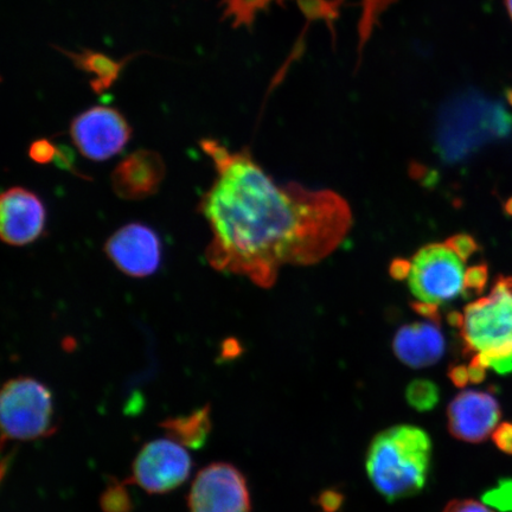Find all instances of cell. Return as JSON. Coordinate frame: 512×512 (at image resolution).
Listing matches in <instances>:
<instances>
[{"mask_svg":"<svg viewBox=\"0 0 512 512\" xmlns=\"http://www.w3.org/2000/svg\"><path fill=\"white\" fill-rule=\"evenodd\" d=\"M46 221V207L35 192L15 187L0 198V235L6 245L22 247L36 241Z\"/></svg>","mask_w":512,"mask_h":512,"instance_id":"obj_11","label":"cell"},{"mask_svg":"<svg viewBox=\"0 0 512 512\" xmlns=\"http://www.w3.org/2000/svg\"><path fill=\"white\" fill-rule=\"evenodd\" d=\"M59 147L49 142L48 139H38L30 145L29 157L38 164L55 162Z\"/></svg>","mask_w":512,"mask_h":512,"instance_id":"obj_23","label":"cell"},{"mask_svg":"<svg viewBox=\"0 0 512 512\" xmlns=\"http://www.w3.org/2000/svg\"><path fill=\"white\" fill-rule=\"evenodd\" d=\"M505 98H507L509 104L512 106V88H508L507 91H505Z\"/></svg>","mask_w":512,"mask_h":512,"instance_id":"obj_34","label":"cell"},{"mask_svg":"<svg viewBox=\"0 0 512 512\" xmlns=\"http://www.w3.org/2000/svg\"><path fill=\"white\" fill-rule=\"evenodd\" d=\"M191 467L192 460L184 446L171 439H157L137 454L130 482L147 494H168L187 482Z\"/></svg>","mask_w":512,"mask_h":512,"instance_id":"obj_7","label":"cell"},{"mask_svg":"<svg viewBox=\"0 0 512 512\" xmlns=\"http://www.w3.org/2000/svg\"><path fill=\"white\" fill-rule=\"evenodd\" d=\"M512 117L501 105L476 92H463L440 107L435 145L445 162L456 163L478 147L509 136Z\"/></svg>","mask_w":512,"mask_h":512,"instance_id":"obj_3","label":"cell"},{"mask_svg":"<svg viewBox=\"0 0 512 512\" xmlns=\"http://www.w3.org/2000/svg\"><path fill=\"white\" fill-rule=\"evenodd\" d=\"M211 408L206 405L189 415L166 419L160 424L169 439L184 447L201 448L211 432Z\"/></svg>","mask_w":512,"mask_h":512,"instance_id":"obj_16","label":"cell"},{"mask_svg":"<svg viewBox=\"0 0 512 512\" xmlns=\"http://www.w3.org/2000/svg\"><path fill=\"white\" fill-rule=\"evenodd\" d=\"M504 213L512 217V197L504 203Z\"/></svg>","mask_w":512,"mask_h":512,"instance_id":"obj_32","label":"cell"},{"mask_svg":"<svg viewBox=\"0 0 512 512\" xmlns=\"http://www.w3.org/2000/svg\"><path fill=\"white\" fill-rule=\"evenodd\" d=\"M59 50L72 61L76 69L93 76L89 85L96 94L108 91L118 81L121 72H123L126 64L132 60V57L142 54L127 56L123 60H115L111 56L91 49H82L80 53L61 48Z\"/></svg>","mask_w":512,"mask_h":512,"instance_id":"obj_15","label":"cell"},{"mask_svg":"<svg viewBox=\"0 0 512 512\" xmlns=\"http://www.w3.org/2000/svg\"><path fill=\"white\" fill-rule=\"evenodd\" d=\"M485 501L499 509L512 508V484L501 485V488L485 495Z\"/></svg>","mask_w":512,"mask_h":512,"instance_id":"obj_24","label":"cell"},{"mask_svg":"<svg viewBox=\"0 0 512 512\" xmlns=\"http://www.w3.org/2000/svg\"><path fill=\"white\" fill-rule=\"evenodd\" d=\"M201 147L216 171L198 207L213 234L206 256L216 271L270 288L281 267L317 264L341 245L352 215L336 192L278 185L247 147L232 152L210 138Z\"/></svg>","mask_w":512,"mask_h":512,"instance_id":"obj_1","label":"cell"},{"mask_svg":"<svg viewBox=\"0 0 512 512\" xmlns=\"http://www.w3.org/2000/svg\"><path fill=\"white\" fill-rule=\"evenodd\" d=\"M448 323L460 329V326L463 324V313L452 312L451 315L448 316Z\"/></svg>","mask_w":512,"mask_h":512,"instance_id":"obj_31","label":"cell"},{"mask_svg":"<svg viewBox=\"0 0 512 512\" xmlns=\"http://www.w3.org/2000/svg\"><path fill=\"white\" fill-rule=\"evenodd\" d=\"M395 2L396 0H361L362 14L360 25H358V38H360L358 50H360V55L371 35H373L376 25L379 24L381 16Z\"/></svg>","mask_w":512,"mask_h":512,"instance_id":"obj_18","label":"cell"},{"mask_svg":"<svg viewBox=\"0 0 512 512\" xmlns=\"http://www.w3.org/2000/svg\"><path fill=\"white\" fill-rule=\"evenodd\" d=\"M3 438L32 441L47 438L57 430L50 389L29 376L5 382L0 394Z\"/></svg>","mask_w":512,"mask_h":512,"instance_id":"obj_5","label":"cell"},{"mask_svg":"<svg viewBox=\"0 0 512 512\" xmlns=\"http://www.w3.org/2000/svg\"><path fill=\"white\" fill-rule=\"evenodd\" d=\"M396 357L406 366L421 369L431 367L443 358L446 341L440 323L426 322L403 325L393 341Z\"/></svg>","mask_w":512,"mask_h":512,"instance_id":"obj_14","label":"cell"},{"mask_svg":"<svg viewBox=\"0 0 512 512\" xmlns=\"http://www.w3.org/2000/svg\"><path fill=\"white\" fill-rule=\"evenodd\" d=\"M495 444L505 453L512 454V425L504 424L494 434Z\"/></svg>","mask_w":512,"mask_h":512,"instance_id":"obj_26","label":"cell"},{"mask_svg":"<svg viewBox=\"0 0 512 512\" xmlns=\"http://www.w3.org/2000/svg\"><path fill=\"white\" fill-rule=\"evenodd\" d=\"M501 419V407L490 392L465 390L447 409L448 430L454 438L467 443L488 439Z\"/></svg>","mask_w":512,"mask_h":512,"instance_id":"obj_12","label":"cell"},{"mask_svg":"<svg viewBox=\"0 0 512 512\" xmlns=\"http://www.w3.org/2000/svg\"><path fill=\"white\" fill-rule=\"evenodd\" d=\"M432 459L428 434L415 426H395L377 434L367 454L371 483L388 502L419 494Z\"/></svg>","mask_w":512,"mask_h":512,"instance_id":"obj_2","label":"cell"},{"mask_svg":"<svg viewBox=\"0 0 512 512\" xmlns=\"http://www.w3.org/2000/svg\"><path fill=\"white\" fill-rule=\"evenodd\" d=\"M320 504H322L323 509L326 512H335L342 504V496L337 494V492H325V494L320 497Z\"/></svg>","mask_w":512,"mask_h":512,"instance_id":"obj_30","label":"cell"},{"mask_svg":"<svg viewBox=\"0 0 512 512\" xmlns=\"http://www.w3.org/2000/svg\"><path fill=\"white\" fill-rule=\"evenodd\" d=\"M411 262L405 259H396L390 265V275L396 280H403L409 277L411 273Z\"/></svg>","mask_w":512,"mask_h":512,"instance_id":"obj_28","label":"cell"},{"mask_svg":"<svg viewBox=\"0 0 512 512\" xmlns=\"http://www.w3.org/2000/svg\"><path fill=\"white\" fill-rule=\"evenodd\" d=\"M460 336L470 363L512 373V277H499L488 297L467 305Z\"/></svg>","mask_w":512,"mask_h":512,"instance_id":"obj_4","label":"cell"},{"mask_svg":"<svg viewBox=\"0 0 512 512\" xmlns=\"http://www.w3.org/2000/svg\"><path fill=\"white\" fill-rule=\"evenodd\" d=\"M166 175L162 156L156 151L137 150L115 166L112 187L127 201H142L157 194Z\"/></svg>","mask_w":512,"mask_h":512,"instance_id":"obj_13","label":"cell"},{"mask_svg":"<svg viewBox=\"0 0 512 512\" xmlns=\"http://www.w3.org/2000/svg\"><path fill=\"white\" fill-rule=\"evenodd\" d=\"M445 243L464 262L469 260L479 249L476 239L473 238V236L464 233L452 236V238L447 239Z\"/></svg>","mask_w":512,"mask_h":512,"instance_id":"obj_22","label":"cell"},{"mask_svg":"<svg viewBox=\"0 0 512 512\" xmlns=\"http://www.w3.org/2000/svg\"><path fill=\"white\" fill-rule=\"evenodd\" d=\"M413 310L416 313H419L420 316L425 317L426 320H432V322L440 323V313L438 310V305L418 302L412 304Z\"/></svg>","mask_w":512,"mask_h":512,"instance_id":"obj_27","label":"cell"},{"mask_svg":"<svg viewBox=\"0 0 512 512\" xmlns=\"http://www.w3.org/2000/svg\"><path fill=\"white\" fill-rule=\"evenodd\" d=\"M444 512H494L486 508L485 505L480 504L471 499H464V501H452L447 504Z\"/></svg>","mask_w":512,"mask_h":512,"instance_id":"obj_25","label":"cell"},{"mask_svg":"<svg viewBox=\"0 0 512 512\" xmlns=\"http://www.w3.org/2000/svg\"><path fill=\"white\" fill-rule=\"evenodd\" d=\"M272 3L274 0H221L222 19L232 21L234 28L252 29L256 16Z\"/></svg>","mask_w":512,"mask_h":512,"instance_id":"obj_17","label":"cell"},{"mask_svg":"<svg viewBox=\"0 0 512 512\" xmlns=\"http://www.w3.org/2000/svg\"><path fill=\"white\" fill-rule=\"evenodd\" d=\"M406 396L413 408L420 412L431 411L439 402V388L432 381L415 380L409 384Z\"/></svg>","mask_w":512,"mask_h":512,"instance_id":"obj_19","label":"cell"},{"mask_svg":"<svg viewBox=\"0 0 512 512\" xmlns=\"http://www.w3.org/2000/svg\"><path fill=\"white\" fill-rule=\"evenodd\" d=\"M451 381L459 388H464L466 384L470 383L469 369L466 366H456L450 369Z\"/></svg>","mask_w":512,"mask_h":512,"instance_id":"obj_29","label":"cell"},{"mask_svg":"<svg viewBox=\"0 0 512 512\" xmlns=\"http://www.w3.org/2000/svg\"><path fill=\"white\" fill-rule=\"evenodd\" d=\"M190 512H251L245 476L232 464H210L197 473L188 496Z\"/></svg>","mask_w":512,"mask_h":512,"instance_id":"obj_9","label":"cell"},{"mask_svg":"<svg viewBox=\"0 0 512 512\" xmlns=\"http://www.w3.org/2000/svg\"><path fill=\"white\" fill-rule=\"evenodd\" d=\"M132 128L121 112L107 106H95L75 117L70 137L83 157L93 162L117 156L130 142Z\"/></svg>","mask_w":512,"mask_h":512,"instance_id":"obj_8","label":"cell"},{"mask_svg":"<svg viewBox=\"0 0 512 512\" xmlns=\"http://www.w3.org/2000/svg\"><path fill=\"white\" fill-rule=\"evenodd\" d=\"M100 507L104 512H132L133 502L126 484L112 478V482L102 492Z\"/></svg>","mask_w":512,"mask_h":512,"instance_id":"obj_20","label":"cell"},{"mask_svg":"<svg viewBox=\"0 0 512 512\" xmlns=\"http://www.w3.org/2000/svg\"><path fill=\"white\" fill-rule=\"evenodd\" d=\"M488 281L489 267L484 264V262L483 264L467 268L464 280V296L465 294L466 297L483 294L486 285H488Z\"/></svg>","mask_w":512,"mask_h":512,"instance_id":"obj_21","label":"cell"},{"mask_svg":"<svg viewBox=\"0 0 512 512\" xmlns=\"http://www.w3.org/2000/svg\"><path fill=\"white\" fill-rule=\"evenodd\" d=\"M411 264L408 285L419 302L440 305L464 294V261L446 243L422 247Z\"/></svg>","mask_w":512,"mask_h":512,"instance_id":"obj_6","label":"cell"},{"mask_svg":"<svg viewBox=\"0 0 512 512\" xmlns=\"http://www.w3.org/2000/svg\"><path fill=\"white\" fill-rule=\"evenodd\" d=\"M505 8H507L508 14L512 21V0H504Z\"/></svg>","mask_w":512,"mask_h":512,"instance_id":"obj_33","label":"cell"},{"mask_svg":"<svg viewBox=\"0 0 512 512\" xmlns=\"http://www.w3.org/2000/svg\"><path fill=\"white\" fill-rule=\"evenodd\" d=\"M105 253L128 277L146 278L160 267L162 242L151 227L134 222L121 227L107 240Z\"/></svg>","mask_w":512,"mask_h":512,"instance_id":"obj_10","label":"cell"}]
</instances>
